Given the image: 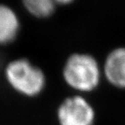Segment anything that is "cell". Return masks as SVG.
<instances>
[{
  "label": "cell",
  "instance_id": "6da1fadb",
  "mask_svg": "<svg viewBox=\"0 0 125 125\" xmlns=\"http://www.w3.org/2000/svg\"><path fill=\"white\" fill-rule=\"evenodd\" d=\"M61 76L69 89L83 96L96 91L104 80L102 63L93 54L85 51H75L67 56Z\"/></svg>",
  "mask_w": 125,
  "mask_h": 125
},
{
  "label": "cell",
  "instance_id": "7a4b0ae2",
  "mask_svg": "<svg viewBox=\"0 0 125 125\" xmlns=\"http://www.w3.org/2000/svg\"><path fill=\"white\" fill-rule=\"evenodd\" d=\"M3 73L8 86L24 97H37L46 89L48 80L45 71L27 57L10 60L6 62Z\"/></svg>",
  "mask_w": 125,
  "mask_h": 125
},
{
  "label": "cell",
  "instance_id": "3957f363",
  "mask_svg": "<svg viewBox=\"0 0 125 125\" xmlns=\"http://www.w3.org/2000/svg\"><path fill=\"white\" fill-rule=\"evenodd\" d=\"M58 125H94L96 109L83 95L72 94L62 100L57 109Z\"/></svg>",
  "mask_w": 125,
  "mask_h": 125
},
{
  "label": "cell",
  "instance_id": "277c9868",
  "mask_svg": "<svg viewBox=\"0 0 125 125\" xmlns=\"http://www.w3.org/2000/svg\"><path fill=\"white\" fill-rule=\"evenodd\" d=\"M103 76L110 86L125 90V46H116L106 55L102 62Z\"/></svg>",
  "mask_w": 125,
  "mask_h": 125
},
{
  "label": "cell",
  "instance_id": "5b68a950",
  "mask_svg": "<svg viewBox=\"0 0 125 125\" xmlns=\"http://www.w3.org/2000/svg\"><path fill=\"white\" fill-rule=\"evenodd\" d=\"M21 29V19L17 10L9 4L0 3V46L15 43Z\"/></svg>",
  "mask_w": 125,
  "mask_h": 125
},
{
  "label": "cell",
  "instance_id": "8992f818",
  "mask_svg": "<svg viewBox=\"0 0 125 125\" xmlns=\"http://www.w3.org/2000/svg\"><path fill=\"white\" fill-rule=\"evenodd\" d=\"M20 3L30 16L39 20L51 18L57 9L54 0H20Z\"/></svg>",
  "mask_w": 125,
  "mask_h": 125
},
{
  "label": "cell",
  "instance_id": "52a82bcc",
  "mask_svg": "<svg viewBox=\"0 0 125 125\" xmlns=\"http://www.w3.org/2000/svg\"><path fill=\"white\" fill-rule=\"evenodd\" d=\"M76 0H54V2L56 3V4L57 5V7L59 6H69L71 5L72 4H74Z\"/></svg>",
  "mask_w": 125,
  "mask_h": 125
}]
</instances>
